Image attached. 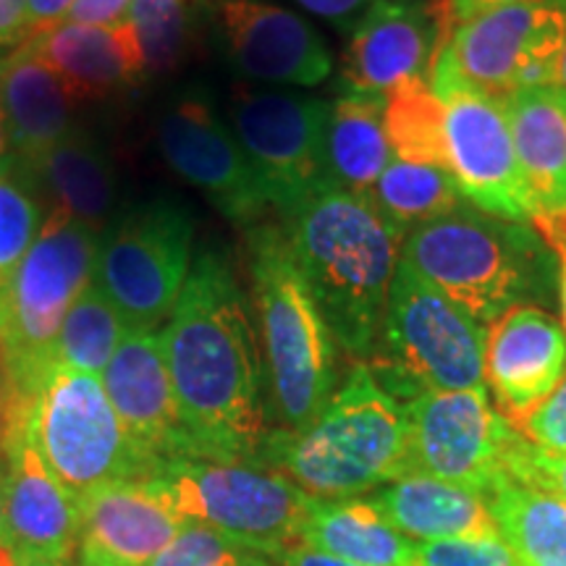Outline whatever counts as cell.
Listing matches in <instances>:
<instances>
[{
    "instance_id": "6da1fadb",
    "label": "cell",
    "mask_w": 566,
    "mask_h": 566,
    "mask_svg": "<svg viewBox=\"0 0 566 566\" xmlns=\"http://www.w3.org/2000/svg\"><path fill=\"white\" fill-rule=\"evenodd\" d=\"M160 342L192 459L258 467L273 433L263 352L242 283L221 252L197 254Z\"/></svg>"
},
{
    "instance_id": "7a4b0ae2",
    "label": "cell",
    "mask_w": 566,
    "mask_h": 566,
    "mask_svg": "<svg viewBox=\"0 0 566 566\" xmlns=\"http://www.w3.org/2000/svg\"><path fill=\"white\" fill-rule=\"evenodd\" d=\"M283 231L331 334L354 357H373L405 237L367 197L331 184L283 216Z\"/></svg>"
},
{
    "instance_id": "3957f363",
    "label": "cell",
    "mask_w": 566,
    "mask_h": 566,
    "mask_svg": "<svg viewBox=\"0 0 566 566\" xmlns=\"http://www.w3.org/2000/svg\"><path fill=\"white\" fill-rule=\"evenodd\" d=\"M258 467L317 501H344L412 475L405 405L378 384L370 365L346 373L307 428L273 430Z\"/></svg>"
},
{
    "instance_id": "277c9868",
    "label": "cell",
    "mask_w": 566,
    "mask_h": 566,
    "mask_svg": "<svg viewBox=\"0 0 566 566\" xmlns=\"http://www.w3.org/2000/svg\"><path fill=\"white\" fill-rule=\"evenodd\" d=\"M401 260L485 328L558 292V258L533 223L467 202L409 231Z\"/></svg>"
},
{
    "instance_id": "5b68a950",
    "label": "cell",
    "mask_w": 566,
    "mask_h": 566,
    "mask_svg": "<svg viewBox=\"0 0 566 566\" xmlns=\"http://www.w3.org/2000/svg\"><path fill=\"white\" fill-rule=\"evenodd\" d=\"M247 239L273 407L283 430L294 433L336 391V338L296 268L283 226H252Z\"/></svg>"
},
{
    "instance_id": "8992f818",
    "label": "cell",
    "mask_w": 566,
    "mask_h": 566,
    "mask_svg": "<svg viewBox=\"0 0 566 566\" xmlns=\"http://www.w3.org/2000/svg\"><path fill=\"white\" fill-rule=\"evenodd\" d=\"M97 237L95 229L53 210L24 260L0 281L6 415L32 407L40 380L53 365L63 317L92 283Z\"/></svg>"
},
{
    "instance_id": "52a82bcc",
    "label": "cell",
    "mask_w": 566,
    "mask_h": 566,
    "mask_svg": "<svg viewBox=\"0 0 566 566\" xmlns=\"http://www.w3.org/2000/svg\"><path fill=\"white\" fill-rule=\"evenodd\" d=\"M485 325L401 260L388 292L378 346L367 365L378 384L407 405L430 391L485 386Z\"/></svg>"
},
{
    "instance_id": "ba28073f",
    "label": "cell",
    "mask_w": 566,
    "mask_h": 566,
    "mask_svg": "<svg viewBox=\"0 0 566 566\" xmlns=\"http://www.w3.org/2000/svg\"><path fill=\"white\" fill-rule=\"evenodd\" d=\"M142 483L187 525L210 527L271 558L302 543L315 501L279 472L218 459H171Z\"/></svg>"
},
{
    "instance_id": "9c48e42d",
    "label": "cell",
    "mask_w": 566,
    "mask_h": 566,
    "mask_svg": "<svg viewBox=\"0 0 566 566\" xmlns=\"http://www.w3.org/2000/svg\"><path fill=\"white\" fill-rule=\"evenodd\" d=\"M30 428L45 464L76 499L153 475L126 436L101 375L53 363L34 394Z\"/></svg>"
},
{
    "instance_id": "30bf717a",
    "label": "cell",
    "mask_w": 566,
    "mask_h": 566,
    "mask_svg": "<svg viewBox=\"0 0 566 566\" xmlns=\"http://www.w3.org/2000/svg\"><path fill=\"white\" fill-rule=\"evenodd\" d=\"M195 223L179 205L155 200L116 218L97 237L92 283L116 304L129 334L168 321L192 268Z\"/></svg>"
},
{
    "instance_id": "8fae6325",
    "label": "cell",
    "mask_w": 566,
    "mask_h": 566,
    "mask_svg": "<svg viewBox=\"0 0 566 566\" xmlns=\"http://www.w3.org/2000/svg\"><path fill=\"white\" fill-rule=\"evenodd\" d=\"M564 40L566 3L501 6L443 32L433 74L504 103L514 92L556 82Z\"/></svg>"
},
{
    "instance_id": "7c38bea8",
    "label": "cell",
    "mask_w": 566,
    "mask_h": 566,
    "mask_svg": "<svg viewBox=\"0 0 566 566\" xmlns=\"http://www.w3.org/2000/svg\"><path fill=\"white\" fill-rule=\"evenodd\" d=\"M331 103L289 92H239L231 132L252 163L265 200L283 216L325 187V124Z\"/></svg>"
},
{
    "instance_id": "4fadbf2b",
    "label": "cell",
    "mask_w": 566,
    "mask_h": 566,
    "mask_svg": "<svg viewBox=\"0 0 566 566\" xmlns=\"http://www.w3.org/2000/svg\"><path fill=\"white\" fill-rule=\"evenodd\" d=\"M412 475H428L483 495L504 475L520 428L499 415L488 386L430 391L405 405Z\"/></svg>"
},
{
    "instance_id": "5bb4252c",
    "label": "cell",
    "mask_w": 566,
    "mask_h": 566,
    "mask_svg": "<svg viewBox=\"0 0 566 566\" xmlns=\"http://www.w3.org/2000/svg\"><path fill=\"white\" fill-rule=\"evenodd\" d=\"M446 108V160L472 208L533 223L525 179L516 160L504 103L451 76H430Z\"/></svg>"
},
{
    "instance_id": "9a60e30c",
    "label": "cell",
    "mask_w": 566,
    "mask_h": 566,
    "mask_svg": "<svg viewBox=\"0 0 566 566\" xmlns=\"http://www.w3.org/2000/svg\"><path fill=\"white\" fill-rule=\"evenodd\" d=\"M212 38L239 74L258 82L315 87L334 71L323 34L271 0H197Z\"/></svg>"
},
{
    "instance_id": "2e32d148",
    "label": "cell",
    "mask_w": 566,
    "mask_h": 566,
    "mask_svg": "<svg viewBox=\"0 0 566 566\" xmlns=\"http://www.w3.org/2000/svg\"><path fill=\"white\" fill-rule=\"evenodd\" d=\"M443 32L438 0L370 3L344 48L342 90L388 101L415 84H430Z\"/></svg>"
},
{
    "instance_id": "e0dca14e",
    "label": "cell",
    "mask_w": 566,
    "mask_h": 566,
    "mask_svg": "<svg viewBox=\"0 0 566 566\" xmlns=\"http://www.w3.org/2000/svg\"><path fill=\"white\" fill-rule=\"evenodd\" d=\"M163 158L233 223L254 226L271 208L231 126L210 103L181 97L158 122Z\"/></svg>"
},
{
    "instance_id": "ac0fdd59",
    "label": "cell",
    "mask_w": 566,
    "mask_h": 566,
    "mask_svg": "<svg viewBox=\"0 0 566 566\" xmlns=\"http://www.w3.org/2000/svg\"><path fill=\"white\" fill-rule=\"evenodd\" d=\"M3 493L11 554L69 564L80 546V499L53 475L30 428V409L6 417Z\"/></svg>"
},
{
    "instance_id": "d6986e66",
    "label": "cell",
    "mask_w": 566,
    "mask_h": 566,
    "mask_svg": "<svg viewBox=\"0 0 566 566\" xmlns=\"http://www.w3.org/2000/svg\"><path fill=\"white\" fill-rule=\"evenodd\" d=\"M101 380L126 436L153 472L171 459H192L158 334L126 336Z\"/></svg>"
},
{
    "instance_id": "ffe728a7",
    "label": "cell",
    "mask_w": 566,
    "mask_h": 566,
    "mask_svg": "<svg viewBox=\"0 0 566 566\" xmlns=\"http://www.w3.org/2000/svg\"><path fill=\"white\" fill-rule=\"evenodd\" d=\"M566 375L564 325L541 307H516L488 325L485 380L520 428Z\"/></svg>"
},
{
    "instance_id": "44dd1931",
    "label": "cell",
    "mask_w": 566,
    "mask_h": 566,
    "mask_svg": "<svg viewBox=\"0 0 566 566\" xmlns=\"http://www.w3.org/2000/svg\"><path fill=\"white\" fill-rule=\"evenodd\" d=\"M80 506V566H153L187 525L145 483L101 488Z\"/></svg>"
},
{
    "instance_id": "7402d4cb",
    "label": "cell",
    "mask_w": 566,
    "mask_h": 566,
    "mask_svg": "<svg viewBox=\"0 0 566 566\" xmlns=\"http://www.w3.org/2000/svg\"><path fill=\"white\" fill-rule=\"evenodd\" d=\"M24 42L61 76L74 103L101 101L145 76V59L126 19L103 27L61 21Z\"/></svg>"
},
{
    "instance_id": "603a6c76",
    "label": "cell",
    "mask_w": 566,
    "mask_h": 566,
    "mask_svg": "<svg viewBox=\"0 0 566 566\" xmlns=\"http://www.w3.org/2000/svg\"><path fill=\"white\" fill-rule=\"evenodd\" d=\"M533 223L566 212V95L556 84L514 92L504 101Z\"/></svg>"
},
{
    "instance_id": "cb8c5ba5",
    "label": "cell",
    "mask_w": 566,
    "mask_h": 566,
    "mask_svg": "<svg viewBox=\"0 0 566 566\" xmlns=\"http://www.w3.org/2000/svg\"><path fill=\"white\" fill-rule=\"evenodd\" d=\"M0 101L9 124L11 150L21 166L42 158L71 134L74 97L61 76L27 42L0 55Z\"/></svg>"
},
{
    "instance_id": "d4e9b609",
    "label": "cell",
    "mask_w": 566,
    "mask_h": 566,
    "mask_svg": "<svg viewBox=\"0 0 566 566\" xmlns=\"http://www.w3.org/2000/svg\"><path fill=\"white\" fill-rule=\"evenodd\" d=\"M370 501L399 533L420 543L501 537L483 495L446 480L407 475L378 488Z\"/></svg>"
},
{
    "instance_id": "484cf974",
    "label": "cell",
    "mask_w": 566,
    "mask_h": 566,
    "mask_svg": "<svg viewBox=\"0 0 566 566\" xmlns=\"http://www.w3.org/2000/svg\"><path fill=\"white\" fill-rule=\"evenodd\" d=\"M302 543L359 566H417L420 543L399 533L370 499L313 501Z\"/></svg>"
},
{
    "instance_id": "4316f807",
    "label": "cell",
    "mask_w": 566,
    "mask_h": 566,
    "mask_svg": "<svg viewBox=\"0 0 566 566\" xmlns=\"http://www.w3.org/2000/svg\"><path fill=\"white\" fill-rule=\"evenodd\" d=\"M386 101L344 92L331 103L325 124V179L331 187L367 197L391 163L384 129Z\"/></svg>"
},
{
    "instance_id": "83f0119b",
    "label": "cell",
    "mask_w": 566,
    "mask_h": 566,
    "mask_svg": "<svg viewBox=\"0 0 566 566\" xmlns=\"http://www.w3.org/2000/svg\"><path fill=\"white\" fill-rule=\"evenodd\" d=\"M24 168L51 195L53 210L101 233L116 205V179L108 158L95 142L71 132Z\"/></svg>"
},
{
    "instance_id": "f1b7e54d",
    "label": "cell",
    "mask_w": 566,
    "mask_h": 566,
    "mask_svg": "<svg viewBox=\"0 0 566 566\" xmlns=\"http://www.w3.org/2000/svg\"><path fill=\"white\" fill-rule=\"evenodd\" d=\"M501 541L522 566H566V504L506 472L483 493Z\"/></svg>"
},
{
    "instance_id": "f546056e",
    "label": "cell",
    "mask_w": 566,
    "mask_h": 566,
    "mask_svg": "<svg viewBox=\"0 0 566 566\" xmlns=\"http://www.w3.org/2000/svg\"><path fill=\"white\" fill-rule=\"evenodd\" d=\"M370 202L386 218V223L407 239V233L417 226L436 221L464 205V197L446 168L391 158L386 171L375 181Z\"/></svg>"
},
{
    "instance_id": "4dcf8cb0",
    "label": "cell",
    "mask_w": 566,
    "mask_h": 566,
    "mask_svg": "<svg viewBox=\"0 0 566 566\" xmlns=\"http://www.w3.org/2000/svg\"><path fill=\"white\" fill-rule=\"evenodd\" d=\"M129 336L122 313L101 286L90 283L69 307L55 338L53 363L103 375L118 344Z\"/></svg>"
},
{
    "instance_id": "1f68e13d",
    "label": "cell",
    "mask_w": 566,
    "mask_h": 566,
    "mask_svg": "<svg viewBox=\"0 0 566 566\" xmlns=\"http://www.w3.org/2000/svg\"><path fill=\"white\" fill-rule=\"evenodd\" d=\"M446 108L430 84H415L386 101L384 129L391 158L436 166L449 171L446 160Z\"/></svg>"
},
{
    "instance_id": "d6a6232c",
    "label": "cell",
    "mask_w": 566,
    "mask_h": 566,
    "mask_svg": "<svg viewBox=\"0 0 566 566\" xmlns=\"http://www.w3.org/2000/svg\"><path fill=\"white\" fill-rule=\"evenodd\" d=\"M192 6L197 0H132L126 21L139 42L145 74H163L181 61Z\"/></svg>"
},
{
    "instance_id": "836d02e7",
    "label": "cell",
    "mask_w": 566,
    "mask_h": 566,
    "mask_svg": "<svg viewBox=\"0 0 566 566\" xmlns=\"http://www.w3.org/2000/svg\"><path fill=\"white\" fill-rule=\"evenodd\" d=\"M42 229L32 176L21 163L0 168V281L11 275Z\"/></svg>"
},
{
    "instance_id": "e575fe53",
    "label": "cell",
    "mask_w": 566,
    "mask_h": 566,
    "mask_svg": "<svg viewBox=\"0 0 566 566\" xmlns=\"http://www.w3.org/2000/svg\"><path fill=\"white\" fill-rule=\"evenodd\" d=\"M153 566H279L271 556L247 548L216 530L184 525Z\"/></svg>"
},
{
    "instance_id": "d590c367",
    "label": "cell",
    "mask_w": 566,
    "mask_h": 566,
    "mask_svg": "<svg viewBox=\"0 0 566 566\" xmlns=\"http://www.w3.org/2000/svg\"><path fill=\"white\" fill-rule=\"evenodd\" d=\"M504 470L509 478L520 480L535 491L556 495L566 504V454H548L530 443L522 433H516L506 451Z\"/></svg>"
},
{
    "instance_id": "8d00e7d4",
    "label": "cell",
    "mask_w": 566,
    "mask_h": 566,
    "mask_svg": "<svg viewBox=\"0 0 566 566\" xmlns=\"http://www.w3.org/2000/svg\"><path fill=\"white\" fill-rule=\"evenodd\" d=\"M417 566H522L501 537L493 541H436L417 546Z\"/></svg>"
},
{
    "instance_id": "74e56055",
    "label": "cell",
    "mask_w": 566,
    "mask_h": 566,
    "mask_svg": "<svg viewBox=\"0 0 566 566\" xmlns=\"http://www.w3.org/2000/svg\"><path fill=\"white\" fill-rule=\"evenodd\" d=\"M520 433L548 454H566V375L520 424Z\"/></svg>"
},
{
    "instance_id": "f35d334b",
    "label": "cell",
    "mask_w": 566,
    "mask_h": 566,
    "mask_svg": "<svg viewBox=\"0 0 566 566\" xmlns=\"http://www.w3.org/2000/svg\"><path fill=\"white\" fill-rule=\"evenodd\" d=\"M132 0H74L66 19L74 21V24H118V21L126 19L129 13Z\"/></svg>"
},
{
    "instance_id": "ab89813d",
    "label": "cell",
    "mask_w": 566,
    "mask_h": 566,
    "mask_svg": "<svg viewBox=\"0 0 566 566\" xmlns=\"http://www.w3.org/2000/svg\"><path fill=\"white\" fill-rule=\"evenodd\" d=\"M304 11L315 13L338 30L352 32V27L363 19V13L370 9V0H296Z\"/></svg>"
},
{
    "instance_id": "60d3db41",
    "label": "cell",
    "mask_w": 566,
    "mask_h": 566,
    "mask_svg": "<svg viewBox=\"0 0 566 566\" xmlns=\"http://www.w3.org/2000/svg\"><path fill=\"white\" fill-rule=\"evenodd\" d=\"M27 38H30L27 0H0V48H17Z\"/></svg>"
},
{
    "instance_id": "b9f144b4",
    "label": "cell",
    "mask_w": 566,
    "mask_h": 566,
    "mask_svg": "<svg viewBox=\"0 0 566 566\" xmlns=\"http://www.w3.org/2000/svg\"><path fill=\"white\" fill-rule=\"evenodd\" d=\"M520 3H566V0H446L443 21L446 30L459 24V21L478 17V13L501 9V6H520Z\"/></svg>"
},
{
    "instance_id": "7bdbcfd3",
    "label": "cell",
    "mask_w": 566,
    "mask_h": 566,
    "mask_svg": "<svg viewBox=\"0 0 566 566\" xmlns=\"http://www.w3.org/2000/svg\"><path fill=\"white\" fill-rule=\"evenodd\" d=\"M74 0H27V24H30V38L48 27L61 24ZM27 38V40H30Z\"/></svg>"
},
{
    "instance_id": "ee69618b",
    "label": "cell",
    "mask_w": 566,
    "mask_h": 566,
    "mask_svg": "<svg viewBox=\"0 0 566 566\" xmlns=\"http://www.w3.org/2000/svg\"><path fill=\"white\" fill-rule=\"evenodd\" d=\"M273 562L279 566H359L334 554H325V551L315 546H307V543H296V546L281 551Z\"/></svg>"
},
{
    "instance_id": "f6af8a7d",
    "label": "cell",
    "mask_w": 566,
    "mask_h": 566,
    "mask_svg": "<svg viewBox=\"0 0 566 566\" xmlns=\"http://www.w3.org/2000/svg\"><path fill=\"white\" fill-rule=\"evenodd\" d=\"M3 441H6V370L0 357V475H3Z\"/></svg>"
},
{
    "instance_id": "bcb514c9",
    "label": "cell",
    "mask_w": 566,
    "mask_h": 566,
    "mask_svg": "<svg viewBox=\"0 0 566 566\" xmlns=\"http://www.w3.org/2000/svg\"><path fill=\"white\" fill-rule=\"evenodd\" d=\"M11 158V137H9V124H6V111L3 101H0V168L9 166Z\"/></svg>"
},
{
    "instance_id": "7dc6e473",
    "label": "cell",
    "mask_w": 566,
    "mask_h": 566,
    "mask_svg": "<svg viewBox=\"0 0 566 566\" xmlns=\"http://www.w3.org/2000/svg\"><path fill=\"white\" fill-rule=\"evenodd\" d=\"M558 258V300H562V315H564V334H566V244L556 250Z\"/></svg>"
},
{
    "instance_id": "c3c4849f",
    "label": "cell",
    "mask_w": 566,
    "mask_h": 566,
    "mask_svg": "<svg viewBox=\"0 0 566 566\" xmlns=\"http://www.w3.org/2000/svg\"><path fill=\"white\" fill-rule=\"evenodd\" d=\"M13 564H17V566H66V564H61V562H51V558L24 556V554H13Z\"/></svg>"
},
{
    "instance_id": "681fc988",
    "label": "cell",
    "mask_w": 566,
    "mask_h": 566,
    "mask_svg": "<svg viewBox=\"0 0 566 566\" xmlns=\"http://www.w3.org/2000/svg\"><path fill=\"white\" fill-rule=\"evenodd\" d=\"M554 84L566 95V40H564L562 55H558V69H556V82Z\"/></svg>"
},
{
    "instance_id": "f907efd6",
    "label": "cell",
    "mask_w": 566,
    "mask_h": 566,
    "mask_svg": "<svg viewBox=\"0 0 566 566\" xmlns=\"http://www.w3.org/2000/svg\"><path fill=\"white\" fill-rule=\"evenodd\" d=\"M0 546L11 551V535H9V525H6V512H3V493H0Z\"/></svg>"
},
{
    "instance_id": "816d5d0a",
    "label": "cell",
    "mask_w": 566,
    "mask_h": 566,
    "mask_svg": "<svg viewBox=\"0 0 566 566\" xmlns=\"http://www.w3.org/2000/svg\"><path fill=\"white\" fill-rule=\"evenodd\" d=\"M0 566H17V564H13V554L3 546H0Z\"/></svg>"
},
{
    "instance_id": "f5cc1de1",
    "label": "cell",
    "mask_w": 566,
    "mask_h": 566,
    "mask_svg": "<svg viewBox=\"0 0 566 566\" xmlns=\"http://www.w3.org/2000/svg\"><path fill=\"white\" fill-rule=\"evenodd\" d=\"M370 3H417V0H370Z\"/></svg>"
}]
</instances>
